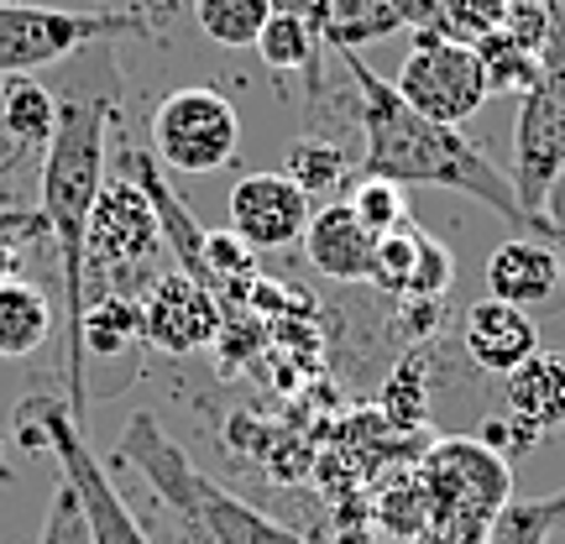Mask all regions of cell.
Listing matches in <instances>:
<instances>
[{"instance_id": "6da1fadb", "label": "cell", "mask_w": 565, "mask_h": 544, "mask_svg": "<svg viewBox=\"0 0 565 544\" xmlns=\"http://www.w3.org/2000/svg\"><path fill=\"white\" fill-rule=\"evenodd\" d=\"M63 68L58 126L42 152L38 215L58 246L63 288V393L74 419L89 414V362H84V288H89V215L105 183V137L121 110V63L116 42H95Z\"/></svg>"}, {"instance_id": "7a4b0ae2", "label": "cell", "mask_w": 565, "mask_h": 544, "mask_svg": "<svg viewBox=\"0 0 565 544\" xmlns=\"http://www.w3.org/2000/svg\"><path fill=\"white\" fill-rule=\"evenodd\" d=\"M341 63L351 84H356V126H362L366 141L362 179H387L398 189H450V194H466L482 210L503 215L508 225L534 231L519 194H513V179L477 141H466L461 126L424 121L414 105L398 100L393 79L372 74L356 53H341Z\"/></svg>"}, {"instance_id": "3957f363", "label": "cell", "mask_w": 565, "mask_h": 544, "mask_svg": "<svg viewBox=\"0 0 565 544\" xmlns=\"http://www.w3.org/2000/svg\"><path fill=\"white\" fill-rule=\"evenodd\" d=\"M121 461L137 466L141 477H147V487L158 492V503L179 524H194L215 544H309L294 529H282L278 519H267L263 508H252L246 498L225 492L215 477H204L200 466L162 435V424L152 414H137V419L126 424Z\"/></svg>"}, {"instance_id": "277c9868", "label": "cell", "mask_w": 565, "mask_h": 544, "mask_svg": "<svg viewBox=\"0 0 565 544\" xmlns=\"http://www.w3.org/2000/svg\"><path fill=\"white\" fill-rule=\"evenodd\" d=\"M17 435L32 450H53L63 482L74 487V498L84 508V524L95 544H152L147 529L137 524V513L126 508L121 487L110 482L105 461H95V450L84 445V429L74 419L68 398H26L17 414Z\"/></svg>"}, {"instance_id": "5b68a950", "label": "cell", "mask_w": 565, "mask_h": 544, "mask_svg": "<svg viewBox=\"0 0 565 544\" xmlns=\"http://www.w3.org/2000/svg\"><path fill=\"white\" fill-rule=\"evenodd\" d=\"M424 513L435 519L429 544H482L498 508L513 498L508 456L482 440H445L419 471Z\"/></svg>"}, {"instance_id": "8992f818", "label": "cell", "mask_w": 565, "mask_h": 544, "mask_svg": "<svg viewBox=\"0 0 565 544\" xmlns=\"http://www.w3.org/2000/svg\"><path fill=\"white\" fill-rule=\"evenodd\" d=\"M152 26L141 11H68V6H0V79L58 68L95 42L147 38Z\"/></svg>"}, {"instance_id": "52a82bcc", "label": "cell", "mask_w": 565, "mask_h": 544, "mask_svg": "<svg viewBox=\"0 0 565 544\" xmlns=\"http://www.w3.org/2000/svg\"><path fill=\"white\" fill-rule=\"evenodd\" d=\"M398 100L414 105L424 121L440 126H466L487 105V68L477 58V47L450 32H414L408 58L398 63Z\"/></svg>"}, {"instance_id": "ba28073f", "label": "cell", "mask_w": 565, "mask_h": 544, "mask_svg": "<svg viewBox=\"0 0 565 544\" xmlns=\"http://www.w3.org/2000/svg\"><path fill=\"white\" fill-rule=\"evenodd\" d=\"M242 116L210 84H183L152 110V152L168 173H215L236 162Z\"/></svg>"}, {"instance_id": "9c48e42d", "label": "cell", "mask_w": 565, "mask_h": 544, "mask_svg": "<svg viewBox=\"0 0 565 544\" xmlns=\"http://www.w3.org/2000/svg\"><path fill=\"white\" fill-rule=\"evenodd\" d=\"M565 173V63H540V79L524 89L513 126V194L534 236L545 242V194Z\"/></svg>"}, {"instance_id": "30bf717a", "label": "cell", "mask_w": 565, "mask_h": 544, "mask_svg": "<svg viewBox=\"0 0 565 544\" xmlns=\"http://www.w3.org/2000/svg\"><path fill=\"white\" fill-rule=\"evenodd\" d=\"M162 252V225L152 200L141 194V183L126 179H105L95 215H89V294H126V278L147 267V257Z\"/></svg>"}, {"instance_id": "8fae6325", "label": "cell", "mask_w": 565, "mask_h": 544, "mask_svg": "<svg viewBox=\"0 0 565 544\" xmlns=\"http://www.w3.org/2000/svg\"><path fill=\"white\" fill-rule=\"evenodd\" d=\"M137 303H141V341L158 345L162 356H194V351L221 341L225 324L221 299L189 273H162Z\"/></svg>"}, {"instance_id": "7c38bea8", "label": "cell", "mask_w": 565, "mask_h": 544, "mask_svg": "<svg viewBox=\"0 0 565 544\" xmlns=\"http://www.w3.org/2000/svg\"><path fill=\"white\" fill-rule=\"evenodd\" d=\"M231 236L246 242L252 252H282V246L303 242L315 200L303 194L288 173H246L231 189Z\"/></svg>"}, {"instance_id": "4fadbf2b", "label": "cell", "mask_w": 565, "mask_h": 544, "mask_svg": "<svg viewBox=\"0 0 565 544\" xmlns=\"http://www.w3.org/2000/svg\"><path fill=\"white\" fill-rule=\"evenodd\" d=\"M461 351L471 366H482L492 377H508L540 351V324L529 320L519 303L503 299H477L461 320Z\"/></svg>"}, {"instance_id": "5bb4252c", "label": "cell", "mask_w": 565, "mask_h": 544, "mask_svg": "<svg viewBox=\"0 0 565 544\" xmlns=\"http://www.w3.org/2000/svg\"><path fill=\"white\" fill-rule=\"evenodd\" d=\"M503 408L513 424V445H534L565 429V356L534 351L519 372L503 377Z\"/></svg>"}, {"instance_id": "9a60e30c", "label": "cell", "mask_w": 565, "mask_h": 544, "mask_svg": "<svg viewBox=\"0 0 565 544\" xmlns=\"http://www.w3.org/2000/svg\"><path fill=\"white\" fill-rule=\"evenodd\" d=\"M303 252H309V263L320 267L324 278L366 282L372 278V252H377V236L356 221V210H351L345 200H330V204H315L309 231H303Z\"/></svg>"}, {"instance_id": "2e32d148", "label": "cell", "mask_w": 565, "mask_h": 544, "mask_svg": "<svg viewBox=\"0 0 565 544\" xmlns=\"http://www.w3.org/2000/svg\"><path fill=\"white\" fill-rule=\"evenodd\" d=\"M487 294L503 303H545L561 294V257L540 236H513L487 257Z\"/></svg>"}, {"instance_id": "e0dca14e", "label": "cell", "mask_w": 565, "mask_h": 544, "mask_svg": "<svg viewBox=\"0 0 565 544\" xmlns=\"http://www.w3.org/2000/svg\"><path fill=\"white\" fill-rule=\"evenodd\" d=\"M324 47L330 42L320 38V26L303 17H288V11H273L263 26V38H257V53L273 74H303L309 89H320L324 79Z\"/></svg>"}, {"instance_id": "ac0fdd59", "label": "cell", "mask_w": 565, "mask_h": 544, "mask_svg": "<svg viewBox=\"0 0 565 544\" xmlns=\"http://www.w3.org/2000/svg\"><path fill=\"white\" fill-rule=\"evenodd\" d=\"M53 126H58V95L47 84H38L32 74L0 79V131L17 147H42L47 152Z\"/></svg>"}, {"instance_id": "d6986e66", "label": "cell", "mask_w": 565, "mask_h": 544, "mask_svg": "<svg viewBox=\"0 0 565 544\" xmlns=\"http://www.w3.org/2000/svg\"><path fill=\"white\" fill-rule=\"evenodd\" d=\"M53 335V303L42 288L21 278H6L0 282V356L17 362V356H32L42 351Z\"/></svg>"}, {"instance_id": "ffe728a7", "label": "cell", "mask_w": 565, "mask_h": 544, "mask_svg": "<svg viewBox=\"0 0 565 544\" xmlns=\"http://www.w3.org/2000/svg\"><path fill=\"white\" fill-rule=\"evenodd\" d=\"M282 173L299 183L315 204H330L345 183L356 179V168H351V158H345V147H335V141H324V137H299L294 141L288 158H282Z\"/></svg>"}, {"instance_id": "44dd1931", "label": "cell", "mask_w": 565, "mask_h": 544, "mask_svg": "<svg viewBox=\"0 0 565 544\" xmlns=\"http://www.w3.org/2000/svg\"><path fill=\"white\" fill-rule=\"evenodd\" d=\"M141 345V303L131 294H89L84 299V362L121 356Z\"/></svg>"}, {"instance_id": "7402d4cb", "label": "cell", "mask_w": 565, "mask_h": 544, "mask_svg": "<svg viewBox=\"0 0 565 544\" xmlns=\"http://www.w3.org/2000/svg\"><path fill=\"white\" fill-rule=\"evenodd\" d=\"M393 32H404V21L387 11L383 0H330L320 21V38L335 47V53H356L366 42H383Z\"/></svg>"}, {"instance_id": "603a6c76", "label": "cell", "mask_w": 565, "mask_h": 544, "mask_svg": "<svg viewBox=\"0 0 565 544\" xmlns=\"http://www.w3.org/2000/svg\"><path fill=\"white\" fill-rule=\"evenodd\" d=\"M273 0H194V21L215 47H257Z\"/></svg>"}, {"instance_id": "cb8c5ba5", "label": "cell", "mask_w": 565, "mask_h": 544, "mask_svg": "<svg viewBox=\"0 0 565 544\" xmlns=\"http://www.w3.org/2000/svg\"><path fill=\"white\" fill-rule=\"evenodd\" d=\"M565 524V492L555 498H508L487 524L482 544H545L550 529Z\"/></svg>"}, {"instance_id": "d4e9b609", "label": "cell", "mask_w": 565, "mask_h": 544, "mask_svg": "<svg viewBox=\"0 0 565 544\" xmlns=\"http://www.w3.org/2000/svg\"><path fill=\"white\" fill-rule=\"evenodd\" d=\"M419 252H424V231L419 225H398V231H387L377 236V252H372V278L383 294H398L408 299V288H414V273H419Z\"/></svg>"}, {"instance_id": "484cf974", "label": "cell", "mask_w": 565, "mask_h": 544, "mask_svg": "<svg viewBox=\"0 0 565 544\" xmlns=\"http://www.w3.org/2000/svg\"><path fill=\"white\" fill-rule=\"evenodd\" d=\"M471 47H477V58H482V68H487V89H519V95H524L529 84L540 79V58H534L529 47H519L503 26L477 38Z\"/></svg>"}, {"instance_id": "4316f807", "label": "cell", "mask_w": 565, "mask_h": 544, "mask_svg": "<svg viewBox=\"0 0 565 544\" xmlns=\"http://www.w3.org/2000/svg\"><path fill=\"white\" fill-rule=\"evenodd\" d=\"M345 204L356 210V221H362L372 236H387V231H398V225L408 221L404 189L387 183V179H362L351 194H345Z\"/></svg>"}, {"instance_id": "83f0119b", "label": "cell", "mask_w": 565, "mask_h": 544, "mask_svg": "<svg viewBox=\"0 0 565 544\" xmlns=\"http://www.w3.org/2000/svg\"><path fill=\"white\" fill-rule=\"evenodd\" d=\"M38 544H95V540H89V524H84V508H79V498H74V487H68V482L47 498Z\"/></svg>"}, {"instance_id": "f1b7e54d", "label": "cell", "mask_w": 565, "mask_h": 544, "mask_svg": "<svg viewBox=\"0 0 565 544\" xmlns=\"http://www.w3.org/2000/svg\"><path fill=\"white\" fill-rule=\"evenodd\" d=\"M503 17H508V0H445V26H450V38L461 42L498 32Z\"/></svg>"}, {"instance_id": "f546056e", "label": "cell", "mask_w": 565, "mask_h": 544, "mask_svg": "<svg viewBox=\"0 0 565 544\" xmlns=\"http://www.w3.org/2000/svg\"><path fill=\"white\" fill-rule=\"evenodd\" d=\"M383 6L404 21V32H450L445 26V0H383Z\"/></svg>"}, {"instance_id": "4dcf8cb0", "label": "cell", "mask_w": 565, "mask_h": 544, "mask_svg": "<svg viewBox=\"0 0 565 544\" xmlns=\"http://www.w3.org/2000/svg\"><path fill=\"white\" fill-rule=\"evenodd\" d=\"M545 242L555 246V257H561V282H565V173L555 179V189L545 194Z\"/></svg>"}, {"instance_id": "1f68e13d", "label": "cell", "mask_w": 565, "mask_h": 544, "mask_svg": "<svg viewBox=\"0 0 565 544\" xmlns=\"http://www.w3.org/2000/svg\"><path fill=\"white\" fill-rule=\"evenodd\" d=\"M324 6H330V0H273V11H288V17H303V21H315V26H320V21H324Z\"/></svg>"}, {"instance_id": "d6a6232c", "label": "cell", "mask_w": 565, "mask_h": 544, "mask_svg": "<svg viewBox=\"0 0 565 544\" xmlns=\"http://www.w3.org/2000/svg\"><path fill=\"white\" fill-rule=\"evenodd\" d=\"M17 257H21V252H17V242H11V236L0 231V282L11 278V273H17Z\"/></svg>"}, {"instance_id": "836d02e7", "label": "cell", "mask_w": 565, "mask_h": 544, "mask_svg": "<svg viewBox=\"0 0 565 544\" xmlns=\"http://www.w3.org/2000/svg\"><path fill=\"white\" fill-rule=\"evenodd\" d=\"M179 534H183V544H215V540H210V534H200V529H194V524H179Z\"/></svg>"}, {"instance_id": "e575fe53", "label": "cell", "mask_w": 565, "mask_h": 544, "mask_svg": "<svg viewBox=\"0 0 565 544\" xmlns=\"http://www.w3.org/2000/svg\"><path fill=\"white\" fill-rule=\"evenodd\" d=\"M0 477H6V419H0Z\"/></svg>"}, {"instance_id": "d590c367", "label": "cell", "mask_w": 565, "mask_h": 544, "mask_svg": "<svg viewBox=\"0 0 565 544\" xmlns=\"http://www.w3.org/2000/svg\"><path fill=\"white\" fill-rule=\"evenodd\" d=\"M0 215H6V210H0Z\"/></svg>"}]
</instances>
